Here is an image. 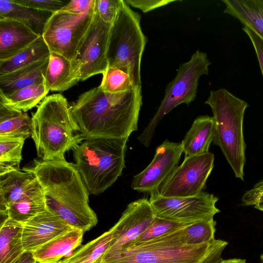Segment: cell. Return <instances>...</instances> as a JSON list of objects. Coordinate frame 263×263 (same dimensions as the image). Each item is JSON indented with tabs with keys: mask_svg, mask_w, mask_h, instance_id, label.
<instances>
[{
	"mask_svg": "<svg viewBox=\"0 0 263 263\" xmlns=\"http://www.w3.org/2000/svg\"><path fill=\"white\" fill-rule=\"evenodd\" d=\"M58 262H57V263H58Z\"/></svg>",
	"mask_w": 263,
	"mask_h": 263,
	"instance_id": "cell-44",
	"label": "cell"
},
{
	"mask_svg": "<svg viewBox=\"0 0 263 263\" xmlns=\"http://www.w3.org/2000/svg\"><path fill=\"white\" fill-rule=\"evenodd\" d=\"M142 105L141 86L118 93L104 92L99 86L79 96L71 109L84 139L128 140L138 129Z\"/></svg>",
	"mask_w": 263,
	"mask_h": 263,
	"instance_id": "cell-1",
	"label": "cell"
},
{
	"mask_svg": "<svg viewBox=\"0 0 263 263\" xmlns=\"http://www.w3.org/2000/svg\"><path fill=\"white\" fill-rule=\"evenodd\" d=\"M254 208L260 211L263 212V204H259L254 206Z\"/></svg>",
	"mask_w": 263,
	"mask_h": 263,
	"instance_id": "cell-41",
	"label": "cell"
},
{
	"mask_svg": "<svg viewBox=\"0 0 263 263\" xmlns=\"http://www.w3.org/2000/svg\"><path fill=\"white\" fill-rule=\"evenodd\" d=\"M214 120L208 115L197 117L181 141L185 157L201 155L209 152L213 141Z\"/></svg>",
	"mask_w": 263,
	"mask_h": 263,
	"instance_id": "cell-21",
	"label": "cell"
},
{
	"mask_svg": "<svg viewBox=\"0 0 263 263\" xmlns=\"http://www.w3.org/2000/svg\"><path fill=\"white\" fill-rule=\"evenodd\" d=\"M112 240L111 228L58 263H95L108 250Z\"/></svg>",
	"mask_w": 263,
	"mask_h": 263,
	"instance_id": "cell-29",
	"label": "cell"
},
{
	"mask_svg": "<svg viewBox=\"0 0 263 263\" xmlns=\"http://www.w3.org/2000/svg\"><path fill=\"white\" fill-rule=\"evenodd\" d=\"M155 217L149 199L146 198L128 204L118 222L111 228V244L100 258L116 256L128 248L148 228Z\"/></svg>",
	"mask_w": 263,
	"mask_h": 263,
	"instance_id": "cell-12",
	"label": "cell"
},
{
	"mask_svg": "<svg viewBox=\"0 0 263 263\" xmlns=\"http://www.w3.org/2000/svg\"><path fill=\"white\" fill-rule=\"evenodd\" d=\"M140 22V15L122 0L111 25L107 52L108 67L124 71L135 86H141V59L147 42Z\"/></svg>",
	"mask_w": 263,
	"mask_h": 263,
	"instance_id": "cell-7",
	"label": "cell"
},
{
	"mask_svg": "<svg viewBox=\"0 0 263 263\" xmlns=\"http://www.w3.org/2000/svg\"><path fill=\"white\" fill-rule=\"evenodd\" d=\"M218 198L202 192L190 197H165L158 192L151 193L149 201L156 217L183 223H194L214 218L220 210Z\"/></svg>",
	"mask_w": 263,
	"mask_h": 263,
	"instance_id": "cell-10",
	"label": "cell"
},
{
	"mask_svg": "<svg viewBox=\"0 0 263 263\" xmlns=\"http://www.w3.org/2000/svg\"><path fill=\"white\" fill-rule=\"evenodd\" d=\"M45 209L43 191L35 179L9 206L7 216L15 221L25 223Z\"/></svg>",
	"mask_w": 263,
	"mask_h": 263,
	"instance_id": "cell-20",
	"label": "cell"
},
{
	"mask_svg": "<svg viewBox=\"0 0 263 263\" xmlns=\"http://www.w3.org/2000/svg\"><path fill=\"white\" fill-rule=\"evenodd\" d=\"M223 13L238 20L263 41V0H222Z\"/></svg>",
	"mask_w": 263,
	"mask_h": 263,
	"instance_id": "cell-22",
	"label": "cell"
},
{
	"mask_svg": "<svg viewBox=\"0 0 263 263\" xmlns=\"http://www.w3.org/2000/svg\"><path fill=\"white\" fill-rule=\"evenodd\" d=\"M242 29L248 35L253 45L263 76V41L249 28L243 27Z\"/></svg>",
	"mask_w": 263,
	"mask_h": 263,
	"instance_id": "cell-38",
	"label": "cell"
},
{
	"mask_svg": "<svg viewBox=\"0 0 263 263\" xmlns=\"http://www.w3.org/2000/svg\"><path fill=\"white\" fill-rule=\"evenodd\" d=\"M183 152L182 142L164 141L156 149L152 161L134 176L131 187L142 193L157 192L178 166Z\"/></svg>",
	"mask_w": 263,
	"mask_h": 263,
	"instance_id": "cell-13",
	"label": "cell"
},
{
	"mask_svg": "<svg viewBox=\"0 0 263 263\" xmlns=\"http://www.w3.org/2000/svg\"><path fill=\"white\" fill-rule=\"evenodd\" d=\"M48 209L24 223L23 242L25 251L33 252L54 238L72 229Z\"/></svg>",
	"mask_w": 263,
	"mask_h": 263,
	"instance_id": "cell-15",
	"label": "cell"
},
{
	"mask_svg": "<svg viewBox=\"0 0 263 263\" xmlns=\"http://www.w3.org/2000/svg\"><path fill=\"white\" fill-rule=\"evenodd\" d=\"M191 223H192L180 222L155 217L148 228L125 250L152 241L182 229Z\"/></svg>",
	"mask_w": 263,
	"mask_h": 263,
	"instance_id": "cell-32",
	"label": "cell"
},
{
	"mask_svg": "<svg viewBox=\"0 0 263 263\" xmlns=\"http://www.w3.org/2000/svg\"><path fill=\"white\" fill-rule=\"evenodd\" d=\"M95 0L86 10L76 12L61 9L49 19L42 37L51 53L76 60L93 21Z\"/></svg>",
	"mask_w": 263,
	"mask_h": 263,
	"instance_id": "cell-9",
	"label": "cell"
},
{
	"mask_svg": "<svg viewBox=\"0 0 263 263\" xmlns=\"http://www.w3.org/2000/svg\"><path fill=\"white\" fill-rule=\"evenodd\" d=\"M95 263H98V262L97 261H96Z\"/></svg>",
	"mask_w": 263,
	"mask_h": 263,
	"instance_id": "cell-43",
	"label": "cell"
},
{
	"mask_svg": "<svg viewBox=\"0 0 263 263\" xmlns=\"http://www.w3.org/2000/svg\"><path fill=\"white\" fill-rule=\"evenodd\" d=\"M31 118L0 101V137H31Z\"/></svg>",
	"mask_w": 263,
	"mask_h": 263,
	"instance_id": "cell-26",
	"label": "cell"
},
{
	"mask_svg": "<svg viewBox=\"0 0 263 263\" xmlns=\"http://www.w3.org/2000/svg\"><path fill=\"white\" fill-rule=\"evenodd\" d=\"M23 171L34 175L41 186L46 208L73 229L84 232L98 223L89 205V193L75 165L64 160H34Z\"/></svg>",
	"mask_w": 263,
	"mask_h": 263,
	"instance_id": "cell-2",
	"label": "cell"
},
{
	"mask_svg": "<svg viewBox=\"0 0 263 263\" xmlns=\"http://www.w3.org/2000/svg\"><path fill=\"white\" fill-rule=\"evenodd\" d=\"M84 232L72 228L32 252L36 263H57L70 256L83 241Z\"/></svg>",
	"mask_w": 263,
	"mask_h": 263,
	"instance_id": "cell-18",
	"label": "cell"
},
{
	"mask_svg": "<svg viewBox=\"0 0 263 263\" xmlns=\"http://www.w3.org/2000/svg\"><path fill=\"white\" fill-rule=\"evenodd\" d=\"M25 140L23 138L0 137V175L20 170Z\"/></svg>",
	"mask_w": 263,
	"mask_h": 263,
	"instance_id": "cell-30",
	"label": "cell"
},
{
	"mask_svg": "<svg viewBox=\"0 0 263 263\" xmlns=\"http://www.w3.org/2000/svg\"><path fill=\"white\" fill-rule=\"evenodd\" d=\"M49 48L42 36L11 58L0 61V75L11 72L36 61L48 58Z\"/></svg>",
	"mask_w": 263,
	"mask_h": 263,
	"instance_id": "cell-28",
	"label": "cell"
},
{
	"mask_svg": "<svg viewBox=\"0 0 263 263\" xmlns=\"http://www.w3.org/2000/svg\"><path fill=\"white\" fill-rule=\"evenodd\" d=\"M122 0H95V8L101 18L112 24L122 5Z\"/></svg>",
	"mask_w": 263,
	"mask_h": 263,
	"instance_id": "cell-34",
	"label": "cell"
},
{
	"mask_svg": "<svg viewBox=\"0 0 263 263\" xmlns=\"http://www.w3.org/2000/svg\"><path fill=\"white\" fill-rule=\"evenodd\" d=\"M220 263H247L245 259L233 258L223 260Z\"/></svg>",
	"mask_w": 263,
	"mask_h": 263,
	"instance_id": "cell-40",
	"label": "cell"
},
{
	"mask_svg": "<svg viewBox=\"0 0 263 263\" xmlns=\"http://www.w3.org/2000/svg\"><path fill=\"white\" fill-rule=\"evenodd\" d=\"M204 103L210 106L213 115V142L220 147L235 177L243 181L246 161L243 123L249 105L224 88L211 91Z\"/></svg>",
	"mask_w": 263,
	"mask_h": 263,
	"instance_id": "cell-6",
	"label": "cell"
},
{
	"mask_svg": "<svg viewBox=\"0 0 263 263\" xmlns=\"http://www.w3.org/2000/svg\"><path fill=\"white\" fill-rule=\"evenodd\" d=\"M40 36L20 22L0 18V61L11 58Z\"/></svg>",
	"mask_w": 263,
	"mask_h": 263,
	"instance_id": "cell-16",
	"label": "cell"
},
{
	"mask_svg": "<svg viewBox=\"0 0 263 263\" xmlns=\"http://www.w3.org/2000/svg\"><path fill=\"white\" fill-rule=\"evenodd\" d=\"M210 64L206 53L197 50L189 61L180 65L176 77L167 85L155 114L137 137L143 145H150L156 128L164 116L178 105H189L196 99L199 80L202 76L208 75Z\"/></svg>",
	"mask_w": 263,
	"mask_h": 263,
	"instance_id": "cell-8",
	"label": "cell"
},
{
	"mask_svg": "<svg viewBox=\"0 0 263 263\" xmlns=\"http://www.w3.org/2000/svg\"><path fill=\"white\" fill-rule=\"evenodd\" d=\"M81 66L76 60L51 53L45 75L49 91H63L81 81Z\"/></svg>",
	"mask_w": 263,
	"mask_h": 263,
	"instance_id": "cell-17",
	"label": "cell"
},
{
	"mask_svg": "<svg viewBox=\"0 0 263 263\" xmlns=\"http://www.w3.org/2000/svg\"><path fill=\"white\" fill-rule=\"evenodd\" d=\"M129 6L138 8L144 13L167 5L176 0H125Z\"/></svg>",
	"mask_w": 263,
	"mask_h": 263,
	"instance_id": "cell-37",
	"label": "cell"
},
{
	"mask_svg": "<svg viewBox=\"0 0 263 263\" xmlns=\"http://www.w3.org/2000/svg\"><path fill=\"white\" fill-rule=\"evenodd\" d=\"M52 14L15 3L13 0H0V18L20 22L41 36Z\"/></svg>",
	"mask_w": 263,
	"mask_h": 263,
	"instance_id": "cell-24",
	"label": "cell"
},
{
	"mask_svg": "<svg viewBox=\"0 0 263 263\" xmlns=\"http://www.w3.org/2000/svg\"><path fill=\"white\" fill-rule=\"evenodd\" d=\"M127 141L87 138L73 149L75 165L89 195L104 192L121 175L125 167Z\"/></svg>",
	"mask_w": 263,
	"mask_h": 263,
	"instance_id": "cell-5",
	"label": "cell"
},
{
	"mask_svg": "<svg viewBox=\"0 0 263 263\" xmlns=\"http://www.w3.org/2000/svg\"><path fill=\"white\" fill-rule=\"evenodd\" d=\"M49 57L0 75V91L4 94L36 84L45 83Z\"/></svg>",
	"mask_w": 263,
	"mask_h": 263,
	"instance_id": "cell-19",
	"label": "cell"
},
{
	"mask_svg": "<svg viewBox=\"0 0 263 263\" xmlns=\"http://www.w3.org/2000/svg\"><path fill=\"white\" fill-rule=\"evenodd\" d=\"M23 227L24 223L9 217L1 222L0 263H14L25 252Z\"/></svg>",
	"mask_w": 263,
	"mask_h": 263,
	"instance_id": "cell-25",
	"label": "cell"
},
{
	"mask_svg": "<svg viewBox=\"0 0 263 263\" xmlns=\"http://www.w3.org/2000/svg\"><path fill=\"white\" fill-rule=\"evenodd\" d=\"M216 222L214 218L191 223L179 230L180 241L186 245H200L215 239Z\"/></svg>",
	"mask_w": 263,
	"mask_h": 263,
	"instance_id": "cell-31",
	"label": "cell"
},
{
	"mask_svg": "<svg viewBox=\"0 0 263 263\" xmlns=\"http://www.w3.org/2000/svg\"><path fill=\"white\" fill-rule=\"evenodd\" d=\"M14 263H36L32 252L25 251Z\"/></svg>",
	"mask_w": 263,
	"mask_h": 263,
	"instance_id": "cell-39",
	"label": "cell"
},
{
	"mask_svg": "<svg viewBox=\"0 0 263 263\" xmlns=\"http://www.w3.org/2000/svg\"><path fill=\"white\" fill-rule=\"evenodd\" d=\"M15 3L39 10L54 13L67 5L69 2L60 0H13Z\"/></svg>",
	"mask_w": 263,
	"mask_h": 263,
	"instance_id": "cell-35",
	"label": "cell"
},
{
	"mask_svg": "<svg viewBox=\"0 0 263 263\" xmlns=\"http://www.w3.org/2000/svg\"><path fill=\"white\" fill-rule=\"evenodd\" d=\"M242 204L246 206L263 204V180L257 182L250 190L246 191L241 198Z\"/></svg>",
	"mask_w": 263,
	"mask_h": 263,
	"instance_id": "cell-36",
	"label": "cell"
},
{
	"mask_svg": "<svg viewBox=\"0 0 263 263\" xmlns=\"http://www.w3.org/2000/svg\"><path fill=\"white\" fill-rule=\"evenodd\" d=\"M49 91L45 83L36 84L8 94L0 91V101L15 109L26 112L44 99Z\"/></svg>",
	"mask_w": 263,
	"mask_h": 263,
	"instance_id": "cell-27",
	"label": "cell"
},
{
	"mask_svg": "<svg viewBox=\"0 0 263 263\" xmlns=\"http://www.w3.org/2000/svg\"><path fill=\"white\" fill-rule=\"evenodd\" d=\"M100 87L106 92L118 93L126 91L135 87L124 71L114 67H108L102 74Z\"/></svg>",
	"mask_w": 263,
	"mask_h": 263,
	"instance_id": "cell-33",
	"label": "cell"
},
{
	"mask_svg": "<svg viewBox=\"0 0 263 263\" xmlns=\"http://www.w3.org/2000/svg\"><path fill=\"white\" fill-rule=\"evenodd\" d=\"M31 138L43 161L64 160L83 140L71 106L61 94L46 97L31 117Z\"/></svg>",
	"mask_w": 263,
	"mask_h": 263,
	"instance_id": "cell-3",
	"label": "cell"
},
{
	"mask_svg": "<svg viewBox=\"0 0 263 263\" xmlns=\"http://www.w3.org/2000/svg\"><path fill=\"white\" fill-rule=\"evenodd\" d=\"M261 263H263V254L260 256Z\"/></svg>",
	"mask_w": 263,
	"mask_h": 263,
	"instance_id": "cell-42",
	"label": "cell"
},
{
	"mask_svg": "<svg viewBox=\"0 0 263 263\" xmlns=\"http://www.w3.org/2000/svg\"><path fill=\"white\" fill-rule=\"evenodd\" d=\"M180 230V229H179ZM131 248L98 263H220L228 242L214 239L200 245L183 243L179 230Z\"/></svg>",
	"mask_w": 263,
	"mask_h": 263,
	"instance_id": "cell-4",
	"label": "cell"
},
{
	"mask_svg": "<svg viewBox=\"0 0 263 263\" xmlns=\"http://www.w3.org/2000/svg\"><path fill=\"white\" fill-rule=\"evenodd\" d=\"M111 25L104 22L96 10L90 29L76 59L81 66V81L103 74L107 69V52Z\"/></svg>",
	"mask_w": 263,
	"mask_h": 263,
	"instance_id": "cell-14",
	"label": "cell"
},
{
	"mask_svg": "<svg viewBox=\"0 0 263 263\" xmlns=\"http://www.w3.org/2000/svg\"><path fill=\"white\" fill-rule=\"evenodd\" d=\"M214 155L210 152L196 156L185 157L159 189L165 197H182L197 195L205 186L214 167Z\"/></svg>",
	"mask_w": 263,
	"mask_h": 263,
	"instance_id": "cell-11",
	"label": "cell"
},
{
	"mask_svg": "<svg viewBox=\"0 0 263 263\" xmlns=\"http://www.w3.org/2000/svg\"><path fill=\"white\" fill-rule=\"evenodd\" d=\"M36 178L27 171L16 170L0 175V214L1 222L8 218L9 206L27 189Z\"/></svg>",
	"mask_w": 263,
	"mask_h": 263,
	"instance_id": "cell-23",
	"label": "cell"
}]
</instances>
